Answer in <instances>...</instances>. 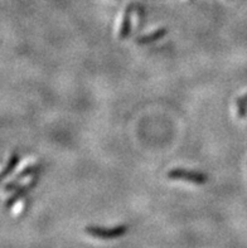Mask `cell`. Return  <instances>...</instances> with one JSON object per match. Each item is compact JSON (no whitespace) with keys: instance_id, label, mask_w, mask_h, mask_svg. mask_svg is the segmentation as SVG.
<instances>
[{"instance_id":"9","label":"cell","mask_w":247,"mask_h":248,"mask_svg":"<svg viewBox=\"0 0 247 248\" xmlns=\"http://www.w3.org/2000/svg\"><path fill=\"white\" fill-rule=\"evenodd\" d=\"M136 9H138V16H139V28L143 27L144 24V20H145V10H144V6H140V5H136Z\"/></svg>"},{"instance_id":"3","label":"cell","mask_w":247,"mask_h":248,"mask_svg":"<svg viewBox=\"0 0 247 248\" xmlns=\"http://www.w3.org/2000/svg\"><path fill=\"white\" fill-rule=\"evenodd\" d=\"M37 183H38V176L34 175V178L29 180V182L27 183V184H24V186H18V188L16 189V192L13 193V194L10 195L9 198L6 199L5 208L13 207V205L16 204V203L18 201H20V199H22L23 197H24V195L29 192V190H32V189H33V188H35V186H37Z\"/></svg>"},{"instance_id":"5","label":"cell","mask_w":247,"mask_h":248,"mask_svg":"<svg viewBox=\"0 0 247 248\" xmlns=\"http://www.w3.org/2000/svg\"><path fill=\"white\" fill-rule=\"evenodd\" d=\"M134 8L135 4H130V5L125 9V13H124L121 27H120L119 31V37L121 38V39H126V38L130 35V33H132V14Z\"/></svg>"},{"instance_id":"1","label":"cell","mask_w":247,"mask_h":248,"mask_svg":"<svg viewBox=\"0 0 247 248\" xmlns=\"http://www.w3.org/2000/svg\"><path fill=\"white\" fill-rule=\"evenodd\" d=\"M86 233L95 238L100 239H114L117 237L124 236L128 232V226L121 224V226H116L113 228H106V227H99V226H88L86 227Z\"/></svg>"},{"instance_id":"10","label":"cell","mask_w":247,"mask_h":248,"mask_svg":"<svg viewBox=\"0 0 247 248\" xmlns=\"http://www.w3.org/2000/svg\"><path fill=\"white\" fill-rule=\"evenodd\" d=\"M245 98H246V100H247V93H246V96H245Z\"/></svg>"},{"instance_id":"4","label":"cell","mask_w":247,"mask_h":248,"mask_svg":"<svg viewBox=\"0 0 247 248\" xmlns=\"http://www.w3.org/2000/svg\"><path fill=\"white\" fill-rule=\"evenodd\" d=\"M41 170V165L39 164H34V165H29V167L25 168L24 170H22L20 173L18 174V175L14 178V179L12 180V182H9L8 184H6L5 186H4V190L5 192H12V190H14V189L18 188V184L19 182L22 179H24V178H27V176H32V175H37V173Z\"/></svg>"},{"instance_id":"6","label":"cell","mask_w":247,"mask_h":248,"mask_svg":"<svg viewBox=\"0 0 247 248\" xmlns=\"http://www.w3.org/2000/svg\"><path fill=\"white\" fill-rule=\"evenodd\" d=\"M166 33H168V31H166L165 28H160L158 29V31L150 33V34L139 37L138 39H136V43L141 44V46H144V44H150L153 43V42H157L159 41V39H162L163 37H165Z\"/></svg>"},{"instance_id":"2","label":"cell","mask_w":247,"mask_h":248,"mask_svg":"<svg viewBox=\"0 0 247 248\" xmlns=\"http://www.w3.org/2000/svg\"><path fill=\"white\" fill-rule=\"evenodd\" d=\"M168 178L173 180H187V182L194 183V184H204L208 179L204 173H200L197 170L181 169V168L170 170L168 173Z\"/></svg>"},{"instance_id":"8","label":"cell","mask_w":247,"mask_h":248,"mask_svg":"<svg viewBox=\"0 0 247 248\" xmlns=\"http://www.w3.org/2000/svg\"><path fill=\"white\" fill-rule=\"evenodd\" d=\"M236 104H237L238 116L245 119L247 116V100L245 97H238L236 100Z\"/></svg>"},{"instance_id":"7","label":"cell","mask_w":247,"mask_h":248,"mask_svg":"<svg viewBox=\"0 0 247 248\" xmlns=\"http://www.w3.org/2000/svg\"><path fill=\"white\" fill-rule=\"evenodd\" d=\"M19 161H20V156H19L18 153H14V154H12V156L9 157V160H8V163H6L5 168L3 169V173H1V178H6V176L9 175L13 170H14V168L18 165Z\"/></svg>"}]
</instances>
